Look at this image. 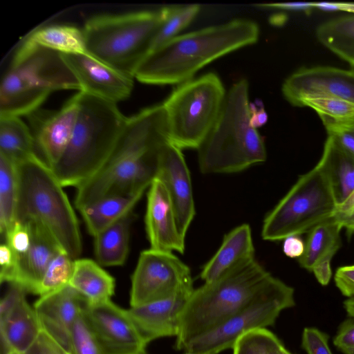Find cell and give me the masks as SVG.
I'll return each mask as SVG.
<instances>
[{
	"mask_svg": "<svg viewBox=\"0 0 354 354\" xmlns=\"http://www.w3.org/2000/svg\"><path fill=\"white\" fill-rule=\"evenodd\" d=\"M0 154L16 164L37 154L32 133L20 117L0 115Z\"/></svg>",
	"mask_w": 354,
	"mask_h": 354,
	"instance_id": "f1b7e54d",
	"label": "cell"
},
{
	"mask_svg": "<svg viewBox=\"0 0 354 354\" xmlns=\"http://www.w3.org/2000/svg\"><path fill=\"white\" fill-rule=\"evenodd\" d=\"M74 264L75 259L62 251L59 252L53 257L44 273L38 295L41 297L69 285Z\"/></svg>",
	"mask_w": 354,
	"mask_h": 354,
	"instance_id": "e575fe53",
	"label": "cell"
},
{
	"mask_svg": "<svg viewBox=\"0 0 354 354\" xmlns=\"http://www.w3.org/2000/svg\"><path fill=\"white\" fill-rule=\"evenodd\" d=\"M295 304L294 289L270 275L240 309L214 328L191 340L184 351L192 354H218L232 349L241 336L273 325L283 310Z\"/></svg>",
	"mask_w": 354,
	"mask_h": 354,
	"instance_id": "30bf717a",
	"label": "cell"
},
{
	"mask_svg": "<svg viewBox=\"0 0 354 354\" xmlns=\"http://www.w3.org/2000/svg\"><path fill=\"white\" fill-rule=\"evenodd\" d=\"M81 91L117 104L128 97L134 77L122 73L88 54H62Z\"/></svg>",
	"mask_w": 354,
	"mask_h": 354,
	"instance_id": "9a60e30c",
	"label": "cell"
},
{
	"mask_svg": "<svg viewBox=\"0 0 354 354\" xmlns=\"http://www.w3.org/2000/svg\"><path fill=\"white\" fill-rule=\"evenodd\" d=\"M337 207L328 178L318 162L299 178L267 214L261 236L266 241H276L299 236L333 217Z\"/></svg>",
	"mask_w": 354,
	"mask_h": 354,
	"instance_id": "9c48e42d",
	"label": "cell"
},
{
	"mask_svg": "<svg viewBox=\"0 0 354 354\" xmlns=\"http://www.w3.org/2000/svg\"><path fill=\"white\" fill-rule=\"evenodd\" d=\"M344 306L348 315L354 318V297L346 299L344 302Z\"/></svg>",
	"mask_w": 354,
	"mask_h": 354,
	"instance_id": "f5cc1de1",
	"label": "cell"
},
{
	"mask_svg": "<svg viewBox=\"0 0 354 354\" xmlns=\"http://www.w3.org/2000/svg\"><path fill=\"white\" fill-rule=\"evenodd\" d=\"M315 8L326 12H334L337 10H342L340 3H328V2H319L314 3Z\"/></svg>",
	"mask_w": 354,
	"mask_h": 354,
	"instance_id": "816d5d0a",
	"label": "cell"
},
{
	"mask_svg": "<svg viewBox=\"0 0 354 354\" xmlns=\"http://www.w3.org/2000/svg\"><path fill=\"white\" fill-rule=\"evenodd\" d=\"M333 344L344 354H351L354 351L353 317L342 323L334 337Z\"/></svg>",
	"mask_w": 354,
	"mask_h": 354,
	"instance_id": "60d3db41",
	"label": "cell"
},
{
	"mask_svg": "<svg viewBox=\"0 0 354 354\" xmlns=\"http://www.w3.org/2000/svg\"><path fill=\"white\" fill-rule=\"evenodd\" d=\"M61 54H88L83 29L69 25H51L31 32L26 39Z\"/></svg>",
	"mask_w": 354,
	"mask_h": 354,
	"instance_id": "f546056e",
	"label": "cell"
},
{
	"mask_svg": "<svg viewBox=\"0 0 354 354\" xmlns=\"http://www.w3.org/2000/svg\"><path fill=\"white\" fill-rule=\"evenodd\" d=\"M144 192L104 197L80 209L88 232L93 236L131 212Z\"/></svg>",
	"mask_w": 354,
	"mask_h": 354,
	"instance_id": "484cf974",
	"label": "cell"
},
{
	"mask_svg": "<svg viewBox=\"0 0 354 354\" xmlns=\"http://www.w3.org/2000/svg\"><path fill=\"white\" fill-rule=\"evenodd\" d=\"M328 133L342 147L354 155V115L344 120L323 122Z\"/></svg>",
	"mask_w": 354,
	"mask_h": 354,
	"instance_id": "8d00e7d4",
	"label": "cell"
},
{
	"mask_svg": "<svg viewBox=\"0 0 354 354\" xmlns=\"http://www.w3.org/2000/svg\"><path fill=\"white\" fill-rule=\"evenodd\" d=\"M0 265L1 282L10 283L17 270L18 259L6 242L0 246Z\"/></svg>",
	"mask_w": 354,
	"mask_h": 354,
	"instance_id": "b9f144b4",
	"label": "cell"
},
{
	"mask_svg": "<svg viewBox=\"0 0 354 354\" xmlns=\"http://www.w3.org/2000/svg\"><path fill=\"white\" fill-rule=\"evenodd\" d=\"M69 286L88 304L111 300L114 294V278L97 262L89 259H75L74 270Z\"/></svg>",
	"mask_w": 354,
	"mask_h": 354,
	"instance_id": "d4e9b609",
	"label": "cell"
},
{
	"mask_svg": "<svg viewBox=\"0 0 354 354\" xmlns=\"http://www.w3.org/2000/svg\"><path fill=\"white\" fill-rule=\"evenodd\" d=\"M248 333L261 354H292L279 338L266 328L255 329Z\"/></svg>",
	"mask_w": 354,
	"mask_h": 354,
	"instance_id": "f35d334b",
	"label": "cell"
},
{
	"mask_svg": "<svg viewBox=\"0 0 354 354\" xmlns=\"http://www.w3.org/2000/svg\"><path fill=\"white\" fill-rule=\"evenodd\" d=\"M84 311L109 354H138L145 352V343L127 309L111 300L86 304Z\"/></svg>",
	"mask_w": 354,
	"mask_h": 354,
	"instance_id": "5bb4252c",
	"label": "cell"
},
{
	"mask_svg": "<svg viewBox=\"0 0 354 354\" xmlns=\"http://www.w3.org/2000/svg\"><path fill=\"white\" fill-rule=\"evenodd\" d=\"M189 268L173 252L142 251L131 276L130 306H136L193 290Z\"/></svg>",
	"mask_w": 354,
	"mask_h": 354,
	"instance_id": "7c38bea8",
	"label": "cell"
},
{
	"mask_svg": "<svg viewBox=\"0 0 354 354\" xmlns=\"http://www.w3.org/2000/svg\"><path fill=\"white\" fill-rule=\"evenodd\" d=\"M79 100L77 93L57 111L37 109L28 115L36 149L50 168L61 158L71 140L77 122Z\"/></svg>",
	"mask_w": 354,
	"mask_h": 354,
	"instance_id": "2e32d148",
	"label": "cell"
},
{
	"mask_svg": "<svg viewBox=\"0 0 354 354\" xmlns=\"http://www.w3.org/2000/svg\"><path fill=\"white\" fill-rule=\"evenodd\" d=\"M346 6L347 11L354 12V3H346Z\"/></svg>",
	"mask_w": 354,
	"mask_h": 354,
	"instance_id": "db71d44e",
	"label": "cell"
},
{
	"mask_svg": "<svg viewBox=\"0 0 354 354\" xmlns=\"http://www.w3.org/2000/svg\"><path fill=\"white\" fill-rule=\"evenodd\" d=\"M145 221L150 248L184 252L185 237L180 232L167 190L157 177L148 188Z\"/></svg>",
	"mask_w": 354,
	"mask_h": 354,
	"instance_id": "d6986e66",
	"label": "cell"
},
{
	"mask_svg": "<svg viewBox=\"0 0 354 354\" xmlns=\"http://www.w3.org/2000/svg\"><path fill=\"white\" fill-rule=\"evenodd\" d=\"M259 32L256 22L238 18L179 35L151 50L134 77L149 84H180L216 59L255 44Z\"/></svg>",
	"mask_w": 354,
	"mask_h": 354,
	"instance_id": "7a4b0ae2",
	"label": "cell"
},
{
	"mask_svg": "<svg viewBox=\"0 0 354 354\" xmlns=\"http://www.w3.org/2000/svg\"><path fill=\"white\" fill-rule=\"evenodd\" d=\"M23 292L13 306L0 315V336L3 354H25L42 332L33 306Z\"/></svg>",
	"mask_w": 354,
	"mask_h": 354,
	"instance_id": "7402d4cb",
	"label": "cell"
},
{
	"mask_svg": "<svg viewBox=\"0 0 354 354\" xmlns=\"http://www.w3.org/2000/svg\"><path fill=\"white\" fill-rule=\"evenodd\" d=\"M25 88L50 92L81 86L62 54L25 39L16 51L3 77L0 93Z\"/></svg>",
	"mask_w": 354,
	"mask_h": 354,
	"instance_id": "8fae6325",
	"label": "cell"
},
{
	"mask_svg": "<svg viewBox=\"0 0 354 354\" xmlns=\"http://www.w3.org/2000/svg\"><path fill=\"white\" fill-rule=\"evenodd\" d=\"M3 236L17 259L25 254L30 246L31 233L27 222L16 221Z\"/></svg>",
	"mask_w": 354,
	"mask_h": 354,
	"instance_id": "74e56055",
	"label": "cell"
},
{
	"mask_svg": "<svg viewBox=\"0 0 354 354\" xmlns=\"http://www.w3.org/2000/svg\"><path fill=\"white\" fill-rule=\"evenodd\" d=\"M259 7L267 8H276L287 10H296V11H304L310 12L313 8H315L314 3H306V2H291V3H261L257 5Z\"/></svg>",
	"mask_w": 354,
	"mask_h": 354,
	"instance_id": "681fc988",
	"label": "cell"
},
{
	"mask_svg": "<svg viewBox=\"0 0 354 354\" xmlns=\"http://www.w3.org/2000/svg\"><path fill=\"white\" fill-rule=\"evenodd\" d=\"M156 177L167 190L180 232L185 237L196 214L192 180L181 149L171 142L161 151Z\"/></svg>",
	"mask_w": 354,
	"mask_h": 354,
	"instance_id": "e0dca14e",
	"label": "cell"
},
{
	"mask_svg": "<svg viewBox=\"0 0 354 354\" xmlns=\"http://www.w3.org/2000/svg\"><path fill=\"white\" fill-rule=\"evenodd\" d=\"M27 223L31 233L30 246L26 253L18 259L17 270L9 284L19 286L27 293L38 295L49 263L62 250L41 225L32 221Z\"/></svg>",
	"mask_w": 354,
	"mask_h": 354,
	"instance_id": "44dd1931",
	"label": "cell"
},
{
	"mask_svg": "<svg viewBox=\"0 0 354 354\" xmlns=\"http://www.w3.org/2000/svg\"><path fill=\"white\" fill-rule=\"evenodd\" d=\"M160 24V10L94 16L82 28L86 52L134 77L136 69L151 50Z\"/></svg>",
	"mask_w": 354,
	"mask_h": 354,
	"instance_id": "52a82bcc",
	"label": "cell"
},
{
	"mask_svg": "<svg viewBox=\"0 0 354 354\" xmlns=\"http://www.w3.org/2000/svg\"><path fill=\"white\" fill-rule=\"evenodd\" d=\"M232 351V354H261L248 333L236 341Z\"/></svg>",
	"mask_w": 354,
	"mask_h": 354,
	"instance_id": "7dc6e473",
	"label": "cell"
},
{
	"mask_svg": "<svg viewBox=\"0 0 354 354\" xmlns=\"http://www.w3.org/2000/svg\"><path fill=\"white\" fill-rule=\"evenodd\" d=\"M270 275L254 259L194 289L180 315L176 348L184 351L191 340L223 323L240 309Z\"/></svg>",
	"mask_w": 354,
	"mask_h": 354,
	"instance_id": "8992f818",
	"label": "cell"
},
{
	"mask_svg": "<svg viewBox=\"0 0 354 354\" xmlns=\"http://www.w3.org/2000/svg\"><path fill=\"white\" fill-rule=\"evenodd\" d=\"M301 346L307 354H333L328 345V336L316 328L304 329Z\"/></svg>",
	"mask_w": 354,
	"mask_h": 354,
	"instance_id": "ab89813d",
	"label": "cell"
},
{
	"mask_svg": "<svg viewBox=\"0 0 354 354\" xmlns=\"http://www.w3.org/2000/svg\"><path fill=\"white\" fill-rule=\"evenodd\" d=\"M300 106L313 109L323 122L341 120L354 115L353 103L332 97H308L301 102Z\"/></svg>",
	"mask_w": 354,
	"mask_h": 354,
	"instance_id": "d590c367",
	"label": "cell"
},
{
	"mask_svg": "<svg viewBox=\"0 0 354 354\" xmlns=\"http://www.w3.org/2000/svg\"><path fill=\"white\" fill-rule=\"evenodd\" d=\"M71 353L109 354L90 322L84 308L71 330Z\"/></svg>",
	"mask_w": 354,
	"mask_h": 354,
	"instance_id": "836d02e7",
	"label": "cell"
},
{
	"mask_svg": "<svg viewBox=\"0 0 354 354\" xmlns=\"http://www.w3.org/2000/svg\"><path fill=\"white\" fill-rule=\"evenodd\" d=\"M255 259L252 231L240 225L225 235L214 256L204 265L200 277L205 283L214 281Z\"/></svg>",
	"mask_w": 354,
	"mask_h": 354,
	"instance_id": "603a6c76",
	"label": "cell"
},
{
	"mask_svg": "<svg viewBox=\"0 0 354 354\" xmlns=\"http://www.w3.org/2000/svg\"><path fill=\"white\" fill-rule=\"evenodd\" d=\"M131 214L123 217L94 236V250L102 266L123 265L129 253Z\"/></svg>",
	"mask_w": 354,
	"mask_h": 354,
	"instance_id": "4316f807",
	"label": "cell"
},
{
	"mask_svg": "<svg viewBox=\"0 0 354 354\" xmlns=\"http://www.w3.org/2000/svg\"><path fill=\"white\" fill-rule=\"evenodd\" d=\"M86 304V301L68 285L39 297L33 307L42 330L71 354V330Z\"/></svg>",
	"mask_w": 354,
	"mask_h": 354,
	"instance_id": "ac0fdd59",
	"label": "cell"
},
{
	"mask_svg": "<svg viewBox=\"0 0 354 354\" xmlns=\"http://www.w3.org/2000/svg\"><path fill=\"white\" fill-rule=\"evenodd\" d=\"M25 354H70L43 330L33 346Z\"/></svg>",
	"mask_w": 354,
	"mask_h": 354,
	"instance_id": "f6af8a7d",
	"label": "cell"
},
{
	"mask_svg": "<svg viewBox=\"0 0 354 354\" xmlns=\"http://www.w3.org/2000/svg\"><path fill=\"white\" fill-rule=\"evenodd\" d=\"M319 163L325 171L337 206L354 192V155L328 136Z\"/></svg>",
	"mask_w": 354,
	"mask_h": 354,
	"instance_id": "cb8c5ba5",
	"label": "cell"
},
{
	"mask_svg": "<svg viewBox=\"0 0 354 354\" xmlns=\"http://www.w3.org/2000/svg\"><path fill=\"white\" fill-rule=\"evenodd\" d=\"M342 225L333 217L325 220L309 231L304 252L299 258L300 266L312 272L321 261L334 256L341 246Z\"/></svg>",
	"mask_w": 354,
	"mask_h": 354,
	"instance_id": "83f0119b",
	"label": "cell"
},
{
	"mask_svg": "<svg viewBox=\"0 0 354 354\" xmlns=\"http://www.w3.org/2000/svg\"><path fill=\"white\" fill-rule=\"evenodd\" d=\"M285 98L292 105L312 97L326 96L354 104V69L329 66L302 68L291 74L282 85Z\"/></svg>",
	"mask_w": 354,
	"mask_h": 354,
	"instance_id": "4fadbf2b",
	"label": "cell"
},
{
	"mask_svg": "<svg viewBox=\"0 0 354 354\" xmlns=\"http://www.w3.org/2000/svg\"><path fill=\"white\" fill-rule=\"evenodd\" d=\"M194 290H181L169 297L127 309L147 345L156 339L177 336L181 313Z\"/></svg>",
	"mask_w": 354,
	"mask_h": 354,
	"instance_id": "ffe728a7",
	"label": "cell"
},
{
	"mask_svg": "<svg viewBox=\"0 0 354 354\" xmlns=\"http://www.w3.org/2000/svg\"><path fill=\"white\" fill-rule=\"evenodd\" d=\"M200 10L201 6L198 4L174 5L160 9V24L153 38L151 50L179 35L195 19Z\"/></svg>",
	"mask_w": 354,
	"mask_h": 354,
	"instance_id": "d6a6232c",
	"label": "cell"
},
{
	"mask_svg": "<svg viewBox=\"0 0 354 354\" xmlns=\"http://www.w3.org/2000/svg\"><path fill=\"white\" fill-rule=\"evenodd\" d=\"M335 282L343 295L349 298L354 297V265L337 268Z\"/></svg>",
	"mask_w": 354,
	"mask_h": 354,
	"instance_id": "ee69618b",
	"label": "cell"
},
{
	"mask_svg": "<svg viewBox=\"0 0 354 354\" xmlns=\"http://www.w3.org/2000/svg\"><path fill=\"white\" fill-rule=\"evenodd\" d=\"M11 354V353H10Z\"/></svg>",
	"mask_w": 354,
	"mask_h": 354,
	"instance_id": "680465c9",
	"label": "cell"
},
{
	"mask_svg": "<svg viewBox=\"0 0 354 354\" xmlns=\"http://www.w3.org/2000/svg\"><path fill=\"white\" fill-rule=\"evenodd\" d=\"M283 252L290 258H299L304 252L305 244L298 235H292L283 239Z\"/></svg>",
	"mask_w": 354,
	"mask_h": 354,
	"instance_id": "bcb514c9",
	"label": "cell"
},
{
	"mask_svg": "<svg viewBox=\"0 0 354 354\" xmlns=\"http://www.w3.org/2000/svg\"><path fill=\"white\" fill-rule=\"evenodd\" d=\"M331 257H327L318 263L312 270L318 282L322 286L328 284L332 270L330 267Z\"/></svg>",
	"mask_w": 354,
	"mask_h": 354,
	"instance_id": "c3c4849f",
	"label": "cell"
},
{
	"mask_svg": "<svg viewBox=\"0 0 354 354\" xmlns=\"http://www.w3.org/2000/svg\"><path fill=\"white\" fill-rule=\"evenodd\" d=\"M169 142L162 103L127 118L106 162L76 187V208L80 210L107 196L145 192L156 176L160 155Z\"/></svg>",
	"mask_w": 354,
	"mask_h": 354,
	"instance_id": "6da1fadb",
	"label": "cell"
},
{
	"mask_svg": "<svg viewBox=\"0 0 354 354\" xmlns=\"http://www.w3.org/2000/svg\"><path fill=\"white\" fill-rule=\"evenodd\" d=\"M79 111L71 140L51 169L64 187H77L104 165L127 118L115 103L79 91Z\"/></svg>",
	"mask_w": 354,
	"mask_h": 354,
	"instance_id": "277c9868",
	"label": "cell"
},
{
	"mask_svg": "<svg viewBox=\"0 0 354 354\" xmlns=\"http://www.w3.org/2000/svg\"><path fill=\"white\" fill-rule=\"evenodd\" d=\"M19 200L17 221L41 225L59 248L73 259L82 251L75 211L53 169L37 154L17 164Z\"/></svg>",
	"mask_w": 354,
	"mask_h": 354,
	"instance_id": "5b68a950",
	"label": "cell"
},
{
	"mask_svg": "<svg viewBox=\"0 0 354 354\" xmlns=\"http://www.w3.org/2000/svg\"><path fill=\"white\" fill-rule=\"evenodd\" d=\"M227 91L220 77L208 73L184 82L162 103L169 142L180 149H198L214 125Z\"/></svg>",
	"mask_w": 354,
	"mask_h": 354,
	"instance_id": "ba28073f",
	"label": "cell"
},
{
	"mask_svg": "<svg viewBox=\"0 0 354 354\" xmlns=\"http://www.w3.org/2000/svg\"><path fill=\"white\" fill-rule=\"evenodd\" d=\"M249 84L241 79L227 91L221 113L197 149L203 174H232L267 158L262 136L250 122Z\"/></svg>",
	"mask_w": 354,
	"mask_h": 354,
	"instance_id": "3957f363",
	"label": "cell"
},
{
	"mask_svg": "<svg viewBox=\"0 0 354 354\" xmlns=\"http://www.w3.org/2000/svg\"><path fill=\"white\" fill-rule=\"evenodd\" d=\"M18 200L17 164L0 154V232L2 236L17 221Z\"/></svg>",
	"mask_w": 354,
	"mask_h": 354,
	"instance_id": "1f68e13d",
	"label": "cell"
},
{
	"mask_svg": "<svg viewBox=\"0 0 354 354\" xmlns=\"http://www.w3.org/2000/svg\"><path fill=\"white\" fill-rule=\"evenodd\" d=\"M333 217L349 234H354V192L347 200L337 206Z\"/></svg>",
	"mask_w": 354,
	"mask_h": 354,
	"instance_id": "7bdbcfd3",
	"label": "cell"
},
{
	"mask_svg": "<svg viewBox=\"0 0 354 354\" xmlns=\"http://www.w3.org/2000/svg\"><path fill=\"white\" fill-rule=\"evenodd\" d=\"M185 354H192V353H186V352H185Z\"/></svg>",
	"mask_w": 354,
	"mask_h": 354,
	"instance_id": "9f6ffc18",
	"label": "cell"
},
{
	"mask_svg": "<svg viewBox=\"0 0 354 354\" xmlns=\"http://www.w3.org/2000/svg\"><path fill=\"white\" fill-rule=\"evenodd\" d=\"M351 354H354V351Z\"/></svg>",
	"mask_w": 354,
	"mask_h": 354,
	"instance_id": "6f0895ef",
	"label": "cell"
},
{
	"mask_svg": "<svg viewBox=\"0 0 354 354\" xmlns=\"http://www.w3.org/2000/svg\"><path fill=\"white\" fill-rule=\"evenodd\" d=\"M319 40L354 69V15L336 18L317 29Z\"/></svg>",
	"mask_w": 354,
	"mask_h": 354,
	"instance_id": "4dcf8cb0",
	"label": "cell"
},
{
	"mask_svg": "<svg viewBox=\"0 0 354 354\" xmlns=\"http://www.w3.org/2000/svg\"><path fill=\"white\" fill-rule=\"evenodd\" d=\"M138 354H147V353H146V351H145V352L140 353H138Z\"/></svg>",
	"mask_w": 354,
	"mask_h": 354,
	"instance_id": "11a10c76",
	"label": "cell"
},
{
	"mask_svg": "<svg viewBox=\"0 0 354 354\" xmlns=\"http://www.w3.org/2000/svg\"><path fill=\"white\" fill-rule=\"evenodd\" d=\"M250 122L251 126L257 129L263 126L268 121V115L262 105L258 103H250Z\"/></svg>",
	"mask_w": 354,
	"mask_h": 354,
	"instance_id": "f907efd6",
	"label": "cell"
}]
</instances>
